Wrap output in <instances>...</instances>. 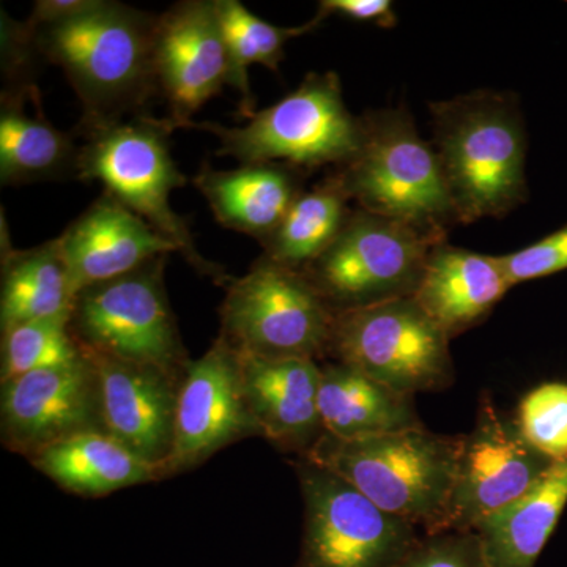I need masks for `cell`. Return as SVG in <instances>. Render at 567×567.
I'll return each mask as SVG.
<instances>
[{
  "label": "cell",
  "instance_id": "ffe728a7",
  "mask_svg": "<svg viewBox=\"0 0 567 567\" xmlns=\"http://www.w3.org/2000/svg\"><path fill=\"white\" fill-rule=\"evenodd\" d=\"M293 169L281 163H251L218 171L204 163L194 186L207 200L216 221L264 244L303 193L300 175Z\"/></svg>",
  "mask_w": 567,
  "mask_h": 567
},
{
  "label": "cell",
  "instance_id": "52a82bcc",
  "mask_svg": "<svg viewBox=\"0 0 567 567\" xmlns=\"http://www.w3.org/2000/svg\"><path fill=\"white\" fill-rule=\"evenodd\" d=\"M445 233L363 210L350 213L327 251L301 274L334 312L413 297Z\"/></svg>",
  "mask_w": 567,
  "mask_h": 567
},
{
  "label": "cell",
  "instance_id": "9c48e42d",
  "mask_svg": "<svg viewBox=\"0 0 567 567\" xmlns=\"http://www.w3.org/2000/svg\"><path fill=\"white\" fill-rule=\"evenodd\" d=\"M336 312L301 271L260 257L233 279L221 306V336L238 353L309 358L328 352Z\"/></svg>",
  "mask_w": 567,
  "mask_h": 567
},
{
  "label": "cell",
  "instance_id": "277c9868",
  "mask_svg": "<svg viewBox=\"0 0 567 567\" xmlns=\"http://www.w3.org/2000/svg\"><path fill=\"white\" fill-rule=\"evenodd\" d=\"M173 132L167 118L147 114L78 132L84 144L76 178L102 183L104 193L151 224L199 274L224 284L227 275L223 268L197 251L186 219L171 205L174 189L186 185V177L171 153Z\"/></svg>",
  "mask_w": 567,
  "mask_h": 567
},
{
  "label": "cell",
  "instance_id": "83f0119b",
  "mask_svg": "<svg viewBox=\"0 0 567 567\" xmlns=\"http://www.w3.org/2000/svg\"><path fill=\"white\" fill-rule=\"evenodd\" d=\"M2 331V383L82 358L80 342L71 333L70 323L37 320L11 324Z\"/></svg>",
  "mask_w": 567,
  "mask_h": 567
},
{
  "label": "cell",
  "instance_id": "4fadbf2b",
  "mask_svg": "<svg viewBox=\"0 0 567 567\" xmlns=\"http://www.w3.org/2000/svg\"><path fill=\"white\" fill-rule=\"evenodd\" d=\"M155 73L174 130L230 85L229 54L216 0H185L156 18Z\"/></svg>",
  "mask_w": 567,
  "mask_h": 567
},
{
  "label": "cell",
  "instance_id": "d6a6232c",
  "mask_svg": "<svg viewBox=\"0 0 567 567\" xmlns=\"http://www.w3.org/2000/svg\"><path fill=\"white\" fill-rule=\"evenodd\" d=\"M95 0H39L28 22L33 29L76 17L91 9Z\"/></svg>",
  "mask_w": 567,
  "mask_h": 567
},
{
  "label": "cell",
  "instance_id": "2e32d148",
  "mask_svg": "<svg viewBox=\"0 0 567 567\" xmlns=\"http://www.w3.org/2000/svg\"><path fill=\"white\" fill-rule=\"evenodd\" d=\"M99 388L102 429L159 466L169 457L177 412V375L155 365L132 363L81 347Z\"/></svg>",
  "mask_w": 567,
  "mask_h": 567
},
{
  "label": "cell",
  "instance_id": "603a6c76",
  "mask_svg": "<svg viewBox=\"0 0 567 567\" xmlns=\"http://www.w3.org/2000/svg\"><path fill=\"white\" fill-rule=\"evenodd\" d=\"M412 399L349 365H327L319 390L323 434L358 440L421 427Z\"/></svg>",
  "mask_w": 567,
  "mask_h": 567
},
{
  "label": "cell",
  "instance_id": "4dcf8cb0",
  "mask_svg": "<svg viewBox=\"0 0 567 567\" xmlns=\"http://www.w3.org/2000/svg\"><path fill=\"white\" fill-rule=\"evenodd\" d=\"M395 567H488L473 533L427 536Z\"/></svg>",
  "mask_w": 567,
  "mask_h": 567
},
{
  "label": "cell",
  "instance_id": "5b68a950",
  "mask_svg": "<svg viewBox=\"0 0 567 567\" xmlns=\"http://www.w3.org/2000/svg\"><path fill=\"white\" fill-rule=\"evenodd\" d=\"M186 128L210 133L218 155L241 164L281 163L292 167H344L360 152L364 121L347 110L341 81L333 71L309 73L297 91L256 111L244 126L192 122Z\"/></svg>",
  "mask_w": 567,
  "mask_h": 567
},
{
  "label": "cell",
  "instance_id": "3957f363",
  "mask_svg": "<svg viewBox=\"0 0 567 567\" xmlns=\"http://www.w3.org/2000/svg\"><path fill=\"white\" fill-rule=\"evenodd\" d=\"M462 439L421 427L358 440L322 434L306 461L330 470L368 496L380 509L435 536L454 480Z\"/></svg>",
  "mask_w": 567,
  "mask_h": 567
},
{
  "label": "cell",
  "instance_id": "8992f818",
  "mask_svg": "<svg viewBox=\"0 0 567 567\" xmlns=\"http://www.w3.org/2000/svg\"><path fill=\"white\" fill-rule=\"evenodd\" d=\"M364 141L339 169L350 199L363 210L445 233L456 208L435 148L421 140L409 112H375L363 118Z\"/></svg>",
  "mask_w": 567,
  "mask_h": 567
},
{
  "label": "cell",
  "instance_id": "d4e9b609",
  "mask_svg": "<svg viewBox=\"0 0 567 567\" xmlns=\"http://www.w3.org/2000/svg\"><path fill=\"white\" fill-rule=\"evenodd\" d=\"M25 100L2 99L0 182L3 186L78 177L81 144L61 132L43 112L29 115Z\"/></svg>",
  "mask_w": 567,
  "mask_h": 567
},
{
  "label": "cell",
  "instance_id": "7402d4cb",
  "mask_svg": "<svg viewBox=\"0 0 567 567\" xmlns=\"http://www.w3.org/2000/svg\"><path fill=\"white\" fill-rule=\"evenodd\" d=\"M31 462L65 491L84 496L112 494L163 475L159 466L137 456L103 429L52 443L32 454Z\"/></svg>",
  "mask_w": 567,
  "mask_h": 567
},
{
  "label": "cell",
  "instance_id": "30bf717a",
  "mask_svg": "<svg viewBox=\"0 0 567 567\" xmlns=\"http://www.w3.org/2000/svg\"><path fill=\"white\" fill-rule=\"evenodd\" d=\"M166 259L78 295L70 330L81 347L178 374L185 358L164 290Z\"/></svg>",
  "mask_w": 567,
  "mask_h": 567
},
{
  "label": "cell",
  "instance_id": "ba28073f",
  "mask_svg": "<svg viewBox=\"0 0 567 567\" xmlns=\"http://www.w3.org/2000/svg\"><path fill=\"white\" fill-rule=\"evenodd\" d=\"M450 339L406 297L336 312L328 352L339 364L413 395L453 382Z\"/></svg>",
  "mask_w": 567,
  "mask_h": 567
},
{
  "label": "cell",
  "instance_id": "44dd1931",
  "mask_svg": "<svg viewBox=\"0 0 567 567\" xmlns=\"http://www.w3.org/2000/svg\"><path fill=\"white\" fill-rule=\"evenodd\" d=\"M567 505V461L473 532L488 567H535Z\"/></svg>",
  "mask_w": 567,
  "mask_h": 567
},
{
  "label": "cell",
  "instance_id": "9a60e30c",
  "mask_svg": "<svg viewBox=\"0 0 567 567\" xmlns=\"http://www.w3.org/2000/svg\"><path fill=\"white\" fill-rule=\"evenodd\" d=\"M2 385V432L10 450L32 456L66 436L102 429L95 372L84 353L74 363Z\"/></svg>",
  "mask_w": 567,
  "mask_h": 567
},
{
  "label": "cell",
  "instance_id": "484cf974",
  "mask_svg": "<svg viewBox=\"0 0 567 567\" xmlns=\"http://www.w3.org/2000/svg\"><path fill=\"white\" fill-rule=\"evenodd\" d=\"M350 196L341 175L334 174L311 192L301 193L278 229L265 240V259L303 271L319 259L341 233L350 212Z\"/></svg>",
  "mask_w": 567,
  "mask_h": 567
},
{
  "label": "cell",
  "instance_id": "5bb4252c",
  "mask_svg": "<svg viewBox=\"0 0 567 567\" xmlns=\"http://www.w3.org/2000/svg\"><path fill=\"white\" fill-rule=\"evenodd\" d=\"M260 435L241 383L240 360L219 334L189 364L178 390L174 443L164 475L189 468L244 436Z\"/></svg>",
  "mask_w": 567,
  "mask_h": 567
},
{
  "label": "cell",
  "instance_id": "4316f807",
  "mask_svg": "<svg viewBox=\"0 0 567 567\" xmlns=\"http://www.w3.org/2000/svg\"><path fill=\"white\" fill-rule=\"evenodd\" d=\"M227 54H229L230 85L241 93V114L252 115L254 102L249 89L248 69L254 63L278 71L287 41L315 31L324 18L317 11L311 21L298 28H279L251 13L238 0H216Z\"/></svg>",
  "mask_w": 567,
  "mask_h": 567
},
{
  "label": "cell",
  "instance_id": "1f68e13d",
  "mask_svg": "<svg viewBox=\"0 0 567 567\" xmlns=\"http://www.w3.org/2000/svg\"><path fill=\"white\" fill-rule=\"evenodd\" d=\"M319 13L324 20L331 14L358 22H371L380 28L391 29L398 24L393 3L388 0H323Z\"/></svg>",
  "mask_w": 567,
  "mask_h": 567
},
{
  "label": "cell",
  "instance_id": "cb8c5ba5",
  "mask_svg": "<svg viewBox=\"0 0 567 567\" xmlns=\"http://www.w3.org/2000/svg\"><path fill=\"white\" fill-rule=\"evenodd\" d=\"M76 293L58 240L18 251L11 248L2 215V330L37 320L70 323Z\"/></svg>",
  "mask_w": 567,
  "mask_h": 567
},
{
  "label": "cell",
  "instance_id": "d6986e66",
  "mask_svg": "<svg viewBox=\"0 0 567 567\" xmlns=\"http://www.w3.org/2000/svg\"><path fill=\"white\" fill-rule=\"evenodd\" d=\"M509 289L499 257L442 241L429 256L413 300L453 338L486 319Z\"/></svg>",
  "mask_w": 567,
  "mask_h": 567
},
{
  "label": "cell",
  "instance_id": "e0dca14e",
  "mask_svg": "<svg viewBox=\"0 0 567 567\" xmlns=\"http://www.w3.org/2000/svg\"><path fill=\"white\" fill-rule=\"evenodd\" d=\"M74 293L132 274L177 248L155 229L103 193L55 238Z\"/></svg>",
  "mask_w": 567,
  "mask_h": 567
},
{
  "label": "cell",
  "instance_id": "f546056e",
  "mask_svg": "<svg viewBox=\"0 0 567 567\" xmlns=\"http://www.w3.org/2000/svg\"><path fill=\"white\" fill-rule=\"evenodd\" d=\"M499 260L511 287L567 270V226Z\"/></svg>",
  "mask_w": 567,
  "mask_h": 567
},
{
  "label": "cell",
  "instance_id": "ac0fdd59",
  "mask_svg": "<svg viewBox=\"0 0 567 567\" xmlns=\"http://www.w3.org/2000/svg\"><path fill=\"white\" fill-rule=\"evenodd\" d=\"M238 360L246 401L260 435L282 447L309 450L315 445L316 435L323 434L319 415L322 368L316 360L248 353H238Z\"/></svg>",
  "mask_w": 567,
  "mask_h": 567
},
{
  "label": "cell",
  "instance_id": "7a4b0ae2",
  "mask_svg": "<svg viewBox=\"0 0 567 567\" xmlns=\"http://www.w3.org/2000/svg\"><path fill=\"white\" fill-rule=\"evenodd\" d=\"M435 152L457 221L499 218L527 194L524 125L511 96L476 92L432 106Z\"/></svg>",
  "mask_w": 567,
  "mask_h": 567
},
{
  "label": "cell",
  "instance_id": "7c38bea8",
  "mask_svg": "<svg viewBox=\"0 0 567 567\" xmlns=\"http://www.w3.org/2000/svg\"><path fill=\"white\" fill-rule=\"evenodd\" d=\"M554 464L529 445L517 420L502 415L491 398L481 399L475 429L462 436L456 480L436 535L475 532L484 518L527 494Z\"/></svg>",
  "mask_w": 567,
  "mask_h": 567
},
{
  "label": "cell",
  "instance_id": "f1b7e54d",
  "mask_svg": "<svg viewBox=\"0 0 567 567\" xmlns=\"http://www.w3.org/2000/svg\"><path fill=\"white\" fill-rule=\"evenodd\" d=\"M517 424L540 454L551 462L567 461V383H544L525 395Z\"/></svg>",
  "mask_w": 567,
  "mask_h": 567
},
{
  "label": "cell",
  "instance_id": "6da1fadb",
  "mask_svg": "<svg viewBox=\"0 0 567 567\" xmlns=\"http://www.w3.org/2000/svg\"><path fill=\"white\" fill-rule=\"evenodd\" d=\"M156 18L111 0L76 17L33 29L41 58L61 66L82 104L78 132L144 115L158 95Z\"/></svg>",
  "mask_w": 567,
  "mask_h": 567
},
{
  "label": "cell",
  "instance_id": "8fae6325",
  "mask_svg": "<svg viewBox=\"0 0 567 567\" xmlns=\"http://www.w3.org/2000/svg\"><path fill=\"white\" fill-rule=\"evenodd\" d=\"M306 506L300 567H395L421 543L416 527L391 516L330 470H298Z\"/></svg>",
  "mask_w": 567,
  "mask_h": 567
}]
</instances>
